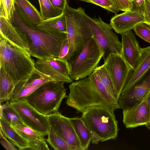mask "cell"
Wrapping results in <instances>:
<instances>
[{
    "mask_svg": "<svg viewBox=\"0 0 150 150\" xmlns=\"http://www.w3.org/2000/svg\"><path fill=\"white\" fill-rule=\"evenodd\" d=\"M35 64L31 57L0 38V67L6 71L15 86L33 72Z\"/></svg>",
    "mask_w": 150,
    "mask_h": 150,
    "instance_id": "obj_5",
    "label": "cell"
},
{
    "mask_svg": "<svg viewBox=\"0 0 150 150\" xmlns=\"http://www.w3.org/2000/svg\"><path fill=\"white\" fill-rule=\"evenodd\" d=\"M15 7L20 15L36 26L43 21L40 13L28 0H14Z\"/></svg>",
    "mask_w": 150,
    "mask_h": 150,
    "instance_id": "obj_20",
    "label": "cell"
},
{
    "mask_svg": "<svg viewBox=\"0 0 150 150\" xmlns=\"http://www.w3.org/2000/svg\"><path fill=\"white\" fill-rule=\"evenodd\" d=\"M17 132L28 144L26 150H49L44 137L24 124L13 127Z\"/></svg>",
    "mask_w": 150,
    "mask_h": 150,
    "instance_id": "obj_19",
    "label": "cell"
},
{
    "mask_svg": "<svg viewBox=\"0 0 150 150\" xmlns=\"http://www.w3.org/2000/svg\"><path fill=\"white\" fill-rule=\"evenodd\" d=\"M80 117L91 132L92 144L117 138L118 122L113 111L102 106L90 107L82 112Z\"/></svg>",
    "mask_w": 150,
    "mask_h": 150,
    "instance_id": "obj_4",
    "label": "cell"
},
{
    "mask_svg": "<svg viewBox=\"0 0 150 150\" xmlns=\"http://www.w3.org/2000/svg\"><path fill=\"white\" fill-rule=\"evenodd\" d=\"M150 92V71L125 93L120 95L118 102L123 110L134 106Z\"/></svg>",
    "mask_w": 150,
    "mask_h": 150,
    "instance_id": "obj_11",
    "label": "cell"
},
{
    "mask_svg": "<svg viewBox=\"0 0 150 150\" xmlns=\"http://www.w3.org/2000/svg\"><path fill=\"white\" fill-rule=\"evenodd\" d=\"M10 102L24 124L44 137L47 135L50 128L48 115L39 112L25 100Z\"/></svg>",
    "mask_w": 150,
    "mask_h": 150,
    "instance_id": "obj_9",
    "label": "cell"
},
{
    "mask_svg": "<svg viewBox=\"0 0 150 150\" xmlns=\"http://www.w3.org/2000/svg\"><path fill=\"white\" fill-rule=\"evenodd\" d=\"M36 26L38 29L49 32L67 33V22L64 13L57 17L43 21Z\"/></svg>",
    "mask_w": 150,
    "mask_h": 150,
    "instance_id": "obj_22",
    "label": "cell"
},
{
    "mask_svg": "<svg viewBox=\"0 0 150 150\" xmlns=\"http://www.w3.org/2000/svg\"><path fill=\"white\" fill-rule=\"evenodd\" d=\"M92 35L103 54L104 61L111 53L121 55L122 43L112 30L110 24L104 22L100 16L92 18L86 15Z\"/></svg>",
    "mask_w": 150,
    "mask_h": 150,
    "instance_id": "obj_8",
    "label": "cell"
},
{
    "mask_svg": "<svg viewBox=\"0 0 150 150\" xmlns=\"http://www.w3.org/2000/svg\"><path fill=\"white\" fill-rule=\"evenodd\" d=\"M38 74L34 71L25 79L24 85L25 86H33L43 84L47 82Z\"/></svg>",
    "mask_w": 150,
    "mask_h": 150,
    "instance_id": "obj_34",
    "label": "cell"
},
{
    "mask_svg": "<svg viewBox=\"0 0 150 150\" xmlns=\"http://www.w3.org/2000/svg\"><path fill=\"white\" fill-rule=\"evenodd\" d=\"M131 0V1H133V0Z\"/></svg>",
    "mask_w": 150,
    "mask_h": 150,
    "instance_id": "obj_42",
    "label": "cell"
},
{
    "mask_svg": "<svg viewBox=\"0 0 150 150\" xmlns=\"http://www.w3.org/2000/svg\"><path fill=\"white\" fill-rule=\"evenodd\" d=\"M0 118L12 126L24 124L19 115L12 106L10 102L0 105Z\"/></svg>",
    "mask_w": 150,
    "mask_h": 150,
    "instance_id": "obj_25",
    "label": "cell"
},
{
    "mask_svg": "<svg viewBox=\"0 0 150 150\" xmlns=\"http://www.w3.org/2000/svg\"><path fill=\"white\" fill-rule=\"evenodd\" d=\"M0 142L2 146L6 150H17L15 145L10 141L7 140L0 132Z\"/></svg>",
    "mask_w": 150,
    "mask_h": 150,
    "instance_id": "obj_36",
    "label": "cell"
},
{
    "mask_svg": "<svg viewBox=\"0 0 150 150\" xmlns=\"http://www.w3.org/2000/svg\"><path fill=\"white\" fill-rule=\"evenodd\" d=\"M0 38L5 40L11 45L31 57L25 35L16 28L10 20L1 16H0Z\"/></svg>",
    "mask_w": 150,
    "mask_h": 150,
    "instance_id": "obj_14",
    "label": "cell"
},
{
    "mask_svg": "<svg viewBox=\"0 0 150 150\" xmlns=\"http://www.w3.org/2000/svg\"><path fill=\"white\" fill-rule=\"evenodd\" d=\"M67 97V105L77 113L95 106H103L114 111L121 108L118 100L108 92L94 71L89 76L72 82Z\"/></svg>",
    "mask_w": 150,
    "mask_h": 150,
    "instance_id": "obj_1",
    "label": "cell"
},
{
    "mask_svg": "<svg viewBox=\"0 0 150 150\" xmlns=\"http://www.w3.org/2000/svg\"><path fill=\"white\" fill-rule=\"evenodd\" d=\"M150 1V0H149Z\"/></svg>",
    "mask_w": 150,
    "mask_h": 150,
    "instance_id": "obj_43",
    "label": "cell"
},
{
    "mask_svg": "<svg viewBox=\"0 0 150 150\" xmlns=\"http://www.w3.org/2000/svg\"><path fill=\"white\" fill-rule=\"evenodd\" d=\"M145 0H133L134 7L140 9L143 11Z\"/></svg>",
    "mask_w": 150,
    "mask_h": 150,
    "instance_id": "obj_40",
    "label": "cell"
},
{
    "mask_svg": "<svg viewBox=\"0 0 150 150\" xmlns=\"http://www.w3.org/2000/svg\"><path fill=\"white\" fill-rule=\"evenodd\" d=\"M102 57L103 54L92 38L76 58L69 63V76L74 81L90 76Z\"/></svg>",
    "mask_w": 150,
    "mask_h": 150,
    "instance_id": "obj_7",
    "label": "cell"
},
{
    "mask_svg": "<svg viewBox=\"0 0 150 150\" xmlns=\"http://www.w3.org/2000/svg\"><path fill=\"white\" fill-rule=\"evenodd\" d=\"M14 0H0V16L10 21L15 12Z\"/></svg>",
    "mask_w": 150,
    "mask_h": 150,
    "instance_id": "obj_30",
    "label": "cell"
},
{
    "mask_svg": "<svg viewBox=\"0 0 150 150\" xmlns=\"http://www.w3.org/2000/svg\"><path fill=\"white\" fill-rule=\"evenodd\" d=\"M122 36L121 55L131 69L134 70L140 59L142 48L131 30L121 34Z\"/></svg>",
    "mask_w": 150,
    "mask_h": 150,
    "instance_id": "obj_16",
    "label": "cell"
},
{
    "mask_svg": "<svg viewBox=\"0 0 150 150\" xmlns=\"http://www.w3.org/2000/svg\"><path fill=\"white\" fill-rule=\"evenodd\" d=\"M149 93L138 104L123 111V122L126 128L145 125L148 122L149 114L147 99Z\"/></svg>",
    "mask_w": 150,
    "mask_h": 150,
    "instance_id": "obj_15",
    "label": "cell"
},
{
    "mask_svg": "<svg viewBox=\"0 0 150 150\" xmlns=\"http://www.w3.org/2000/svg\"><path fill=\"white\" fill-rule=\"evenodd\" d=\"M16 8L10 21L25 36L31 56L40 60L59 57L63 43L67 38V33H54L38 29L23 18Z\"/></svg>",
    "mask_w": 150,
    "mask_h": 150,
    "instance_id": "obj_2",
    "label": "cell"
},
{
    "mask_svg": "<svg viewBox=\"0 0 150 150\" xmlns=\"http://www.w3.org/2000/svg\"><path fill=\"white\" fill-rule=\"evenodd\" d=\"M105 68L119 96L131 70L121 55L111 53L104 61Z\"/></svg>",
    "mask_w": 150,
    "mask_h": 150,
    "instance_id": "obj_10",
    "label": "cell"
},
{
    "mask_svg": "<svg viewBox=\"0 0 150 150\" xmlns=\"http://www.w3.org/2000/svg\"><path fill=\"white\" fill-rule=\"evenodd\" d=\"M80 143L81 150H87L91 141V132L81 117L69 118Z\"/></svg>",
    "mask_w": 150,
    "mask_h": 150,
    "instance_id": "obj_21",
    "label": "cell"
},
{
    "mask_svg": "<svg viewBox=\"0 0 150 150\" xmlns=\"http://www.w3.org/2000/svg\"><path fill=\"white\" fill-rule=\"evenodd\" d=\"M45 60L57 70L69 76V63L66 60L54 57H51Z\"/></svg>",
    "mask_w": 150,
    "mask_h": 150,
    "instance_id": "obj_31",
    "label": "cell"
},
{
    "mask_svg": "<svg viewBox=\"0 0 150 150\" xmlns=\"http://www.w3.org/2000/svg\"><path fill=\"white\" fill-rule=\"evenodd\" d=\"M38 0L40 7V13L43 21L59 16L64 12L62 9L53 6L50 0Z\"/></svg>",
    "mask_w": 150,
    "mask_h": 150,
    "instance_id": "obj_29",
    "label": "cell"
},
{
    "mask_svg": "<svg viewBox=\"0 0 150 150\" xmlns=\"http://www.w3.org/2000/svg\"><path fill=\"white\" fill-rule=\"evenodd\" d=\"M25 81V79L19 81L15 86L10 101L24 100L26 97L42 84L33 86H25L24 85Z\"/></svg>",
    "mask_w": 150,
    "mask_h": 150,
    "instance_id": "obj_27",
    "label": "cell"
},
{
    "mask_svg": "<svg viewBox=\"0 0 150 150\" xmlns=\"http://www.w3.org/2000/svg\"><path fill=\"white\" fill-rule=\"evenodd\" d=\"M120 11H125L132 10L133 8V2L131 0H115Z\"/></svg>",
    "mask_w": 150,
    "mask_h": 150,
    "instance_id": "obj_35",
    "label": "cell"
},
{
    "mask_svg": "<svg viewBox=\"0 0 150 150\" xmlns=\"http://www.w3.org/2000/svg\"><path fill=\"white\" fill-rule=\"evenodd\" d=\"M64 83L54 81L46 82L24 100L44 115H49L58 112L63 99L67 97Z\"/></svg>",
    "mask_w": 150,
    "mask_h": 150,
    "instance_id": "obj_6",
    "label": "cell"
},
{
    "mask_svg": "<svg viewBox=\"0 0 150 150\" xmlns=\"http://www.w3.org/2000/svg\"><path fill=\"white\" fill-rule=\"evenodd\" d=\"M52 5L60 9L63 11L67 4V0H50Z\"/></svg>",
    "mask_w": 150,
    "mask_h": 150,
    "instance_id": "obj_39",
    "label": "cell"
},
{
    "mask_svg": "<svg viewBox=\"0 0 150 150\" xmlns=\"http://www.w3.org/2000/svg\"><path fill=\"white\" fill-rule=\"evenodd\" d=\"M94 71L96 73L108 92L118 100L119 96L111 77L103 65L97 67Z\"/></svg>",
    "mask_w": 150,
    "mask_h": 150,
    "instance_id": "obj_26",
    "label": "cell"
},
{
    "mask_svg": "<svg viewBox=\"0 0 150 150\" xmlns=\"http://www.w3.org/2000/svg\"><path fill=\"white\" fill-rule=\"evenodd\" d=\"M33 71L48 82L54 81L64 83L73 82L69 76L57 70L45 59H38L35 62Z\"/></svg>",
    "mask_w": 150,
    "mask_h": 150,
    "instance_id": "obj_18",
    "label": "cell"
},
{
    "mask_svg": "<svg viewBox=\"0 0 150 150\" xmlns=\"http://www.w3.org/2000/svg\"><path fill=\"white\" fill-rule=\"evenodd\" d=\"M0 103L10 100L15 86L11 78L2 67H0Z\"/></svg>",
    "mask_w": 150,
    "mask_h": 150,
    "instance_id": "obj_24",
    "label": "cell"
},
{
    "mask_svg": "<svg viewBox=\"0 0 150 150\" xmlns=\"http://www.w3.org/2000/svg\"><path fill=\"white\" fill-rule=\"evenodd\" d=\"M147 103L149 110V119L148 122L145 126L148 129L150 130V92L148 96Z\"/></svg>",
    "mask_w": 150,
    "mask_h": 150,
    "instance_id": "obj_41",
    "label": "cell"
},
{
    "mask_svg": "<svg viewBox=\"0 0 150 150\" xmlns=\"http://www.w3.org/2000/svg\"><path fill=\"white\" fill-rule=\"evenodd\" d=\"M133 30L139 37L150 43V25L145 22L136 25Z\"/></svg>",
    "mask_w": 150,
    "mask_h": 150,
    "instance_id": "obj_33",
    "label": "cell"
},
{
    "mask_svg": "<svg viewBox=\"0 0 150 150\" xmlns=\"http://www.w3.org/2000/svg\"><path fill=\"white\" fill-rule=\"evenodd\" d=\"M92 3L100 6L105 9L117 14L120 11L115 0H79Z\"/></svg>",
    "mask_w": 150,
    "mask_h": 150,
    "instance_id": "obj_32",
    "label": "cell"
},
{
    "mask_svg": "<svg viewBox=\"0 0 150 150\" xmlns=\"http://www.w3.org/2000/svg\"><path fill=\"white\" fill-rule=\"evenodd\" d=\"M67 25L69 50L67 57L68 63L74 60L92 38L91 29L85 10L75 9L67 4L64 11Z\"/></svg>",
    "mask_w": 150,
    "mask_h": 150,
    "instance_id": "obj_3",
    "label": "cell"
},
{
    "mask_svg": "<svg viewBox=\"0 0 150 150\" xmlns=\"http://www.w3.org/2000/svg\"><path fill=\"white\" fill-rule=\"evenodd\" d=\"M145 22L143 11L133 7L131 10L115 14L111 18L110 24L116 33L121 34L133 29L137 24Z\"/></svg>",
    "mask_w": 150,
    "mask_h": 150,
    "instance_id": "obj_13",
    "label": "cell"
},
{
    "mask_svg": "<svg viewBox=\"0 0 150 150\" xmlns=\"http://www.w3.org/2000/svg\"><path fill=\"white\" fill-rule=\"evenodd\" d=\"M150 69V46L142 48L139 61L135 69L130 72L120 94L125 93L141 79Z\"/></svg>",
    "mask_w": 150,
    "mask_h": 150,
    "instance_id": "obj_17",
    "label": "cell"
},
{
    "mask_svg": "<svg viewBox=\"0 0 150 150\" xmlns=\"http://www.w3.org/2000/svg\"><path fill=\"white\" fill-rule=\"evenodd\" d=\"M47 136L46 140L50 146L55 150H78L76 147L68 144L57 135L50 127Z\"/></svg>",
    "mask_w": 150,
    "mask_h": 150,
    "instance_id": "obj_28",
    "label": "cell"
},
{
    "mask_svg": "<svg viewBox=\"0 0 150 150\" xmlns=\"http://www.w3.org/2000/svg\"><path fill=\"white\" fill-rule=\"evenodd\" d=\"M48 117L50 127L57 135L68 144L76 147L78 150H81L79 140L69 118L59 112L50 114Z\"/></svg>",
    "mask_w": 150,
    "mask_h": 150,
    "instance_id": "obj_12",
    "label": "cell"
},
{
    "mask_svg": "<svg viewBox=\"0 0 150 150\" xmlns=\"http://www.w3.org/2000/svg\"><path fill=\"white\" fill-rule=\"evenodd\" d=\"M0 123V132L18 148L19 150H26L29 147L27 142L13 127L1 118Z\"/></svg>",
    "mask_w": 150,
    "mask_h": 150,
    "instance_id": "obj_23",
    "label": "cell"
},
{
    "mask_svg": "<svg viewBox=\"0 0 150 150\" xmlns=\"http://www.w3.org/2000/svg\"><path fill=\"white\" fill-rule=\"evenodd\" d=\"M143 12L145 22L150 25V1L149 0H145Z\"/></svg>",
    "mask_w": 150,
    "mask_h": 150,
    "instance_id": "obj_37",
    "label": "cell"
},
{
    "mask_svg": "<svg viewBox=\"0 0 150 150\" xmlns=\"http://www.w3.org/2000/svg\"><path fill=\"white\" fill-rule=\"evenodd\" d=\"M69 50V45L67 39L64 42L61 47L59 58L67 60Z\"/></svg>",
    "mask_w": 150,
    "mask_h": 150,
    "instance_id": "obj_38",
    "label": "cell"
}]
</instances>
